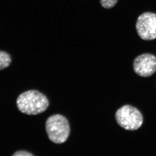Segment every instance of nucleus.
Instances as JSON below:
<instances>
[{"instance_id":"1","label":"nucleus","mask_w":156,"mask_h":156,"mask_svg":"<svg viewBox=\"0 0 156 156\" xmlns=\"http://www.w3.org/2000/svg\"><path fill=\"white\" fill-rule=\"evenodd\" d=\"M17 105L22 113L36 115L44 112L49 106V101L46 95L35 90L26 91L17 98Z\"/></svg>"},{"instance_id":"2","label":"nucleus","mask_w":156,"mask_h":156,"mask_svg":"<svg viewBox=\"0 0 156 156\" xmlns=\"http://www.w3.org/2000/svg\"><path fill=\"white\" fill-rule=\"evenodd\" d=\"M49 139L56 144H61L67 140L70 134L68 120L62 115H53L48 118L45 124Z\"/></svg>"},{"instance_id":"3","label":"nucleus","mask_w":156,"mask_h":156,"mask_svg":"<svg viewBox=\"0 0 156 156\" xmlns=\"http://www.w3.org/2000/svg\"><path fill=\"white\" fill-rule=\"evenodd\" d=\"M115 119L117 124L125 130L134 131L139 129L143 123V117L137 108L126 105L116 112Z\"/></svg>"},{"instance_id":"4","label":"nucleus","mask_w":156,"mask_h":156,"mask_svg":"<svg viewBox=\"0 0 156 156\" xmlns=\"http://www.w3.org/2000/svg\"><path fill=\"white\" fill-rule=\"evenodd\" d=\"M136 31L139 36L145 41L156 38V14L145 12L137 18L136 23Z\"/></svg>"},{"instance_id":"5","label":"nucleus","mask_w":156,"mask_h":156,"mask_svg":"<svg viewBox=\"0 0 156 156\" xmlns=\"http://www.w3.org/2000/svg\"><path fill=\"white\" fill-rule=\"evenodd\" d=\"M134 72L142 77H149L156 72V57L150 53L137 56L133 63Z\"/></svg>"},{"instance_id":"6","label":"nucleus","mask_w":156,"mask_h":156,"mask_svg":"<svg viewBox=\"0 0 156 156\" xmlns=\"http://www.w3.org/2000/svg\"><path fill=\"white\" fill-rule=\"evenodd\" d=\"M11 62V57L9 54L5 52L0 51V70L9 67Z\"/></svg>"},{"instance_id":"7","label":"nucleus","mask_w":156,"mask_h":156,"mask_svg":"<svg viewBox=\"0 0 156 156\" xmlns=\"http://www.w3.org/2000/svg\"><path fill=\"white\" fill-rule=\"evenodd\" d=\"M118 0H100L101 6L105 9H110L115 5Z\"/></svg>"},{"instance_id":"8","label":"nucleus","mask_w":156,"mask_h":156,"mask_svg":"<svg viewBox=\"0 0 156 156\" xmlns=\"http://www.w3.org/2000/svg\"><path fill=\"white\" fill-rule=\"evenodd\" d=\"M13 156H33L32 154L25 151H19L13 154Z\"/></svg>"}]
</instances>
